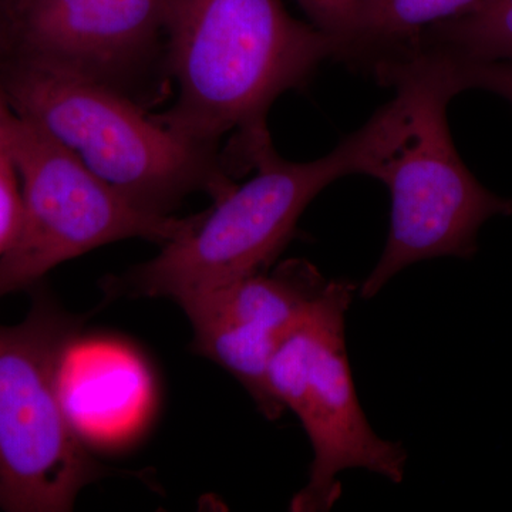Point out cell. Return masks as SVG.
<instances>
[{
    "label": "cell",
    "instance_id": "6",
    "mask_svg": "<svg viewBox=\"0 0 512 512\" xmlns=\"http://www.w3.org/2000/svg\"><path fill=\"white\" fill-rule=\"evenodd\" d=\"M356 291L345 279L329 281L269 363L272 394L301 420L313 450L308 483L293 495L291 511H329L342 494L339 474L352 468L403 481L406 448L377 436L357 399L345 335Z\"/></svg>",
    "mask_w": 512,
    "mask_h": 512
},
{
    "label": "cell",
    "instance_id": "2",
    "mask_svg": "<svg viewBox=\"0 0 512 512\" xmlns=\"http://www.w3.org/2000/svg\"><path fill=\"white\" fill-rule=\"evenodd\" d=\"M376 77L396 96L350 137L355 174L389 188L392 218L383 254L360 286L362 299L375 298L417 262L471 258L484 222L512 215V200L478 183L454 146L447 106L461 92L450 64L419 56Z\"/></svg>",
    "mask_w": 512,
    "mask_h": 512
},
{
    "label": "cell",
    "instance_id": "15",
    "mask_svg": "<svg viewBox=\"0 0 512 512\" xmlns=\"http://www.w3.org/2000/svg\"><path fill=\"white\" fill-rule=\"evenodd\" d=\"M22 211L20 184L8 151L0 150V259L12 247L18 234Z\"/></svg>",
    "mask_w": 512,
    "mask_h": 512
},
{
    "label": "cell",
    "instance_id": "3",
    "mask_svg": "<svg viewBox=\"0 0 512 512\" xmlns=\"http://www.w3.org/2000/svg\"><path fill=\"white\" fill-rule=\"evenodd\" d=\"M16 116L67 148L140 210L171 215L188 195L217 201L235 187L220 147L178 137L123 94L18 56L0 59Z\"/></svg>",
    "mask_w": 512,
    "mask_h": 512
},
{
    "label": "cell",
    "instance_id": "8",
    "mask_svg": "<svg viewBox=\"0 0 512 512\" xmlns=\"http://www.w3.org/2000/svg\"><path fill=\"white\" fill-rule=\"evenodd\" d=\"M171 0H13L3 56L89 80L143 106L168 79Z\"/></svg>",
    "mask_w": 512,
    "mask_h": 512
},
{
    "label": "cell",
    "instance_id": "9",
    "mask_svg": "<svg viewBox=\"0 0 512 512\" xmlns=\"http://www.w3.org/2000/svg\"><path fill=\"white\" fill-rule=\"evenodd\" d=\"M328 282L311 262L289 259L272 274L258 272L175 302L190 319L195 352L231 373L259 412L276 420L285 409L269 387L272 355Z\"/></svg>",
    "mask_w": 512,
    "mask_h": 512
},
{
    "label": "cell",
    "instance_id": "5",
    "mask_svg": "<svg viewBox=\"0 0 512 512\" xmlns=\"http://www.w3.org/2000/svg\"><path fill=\"white\" fill-rule=\"evenodd\" d=\"M80 326L42 292L22 322L0 325V510L70 511L84 487L111 474L57 392L60 357Z\"/></svg>",
    "mask_w": 512,
    "mask_h": 512
},
{
    "label": "cell",
    "instance_id": "13",
    "mask_svg": "<svg viewBox=\"0 0 512 512\" xmlns=\"http://www.w3.org/2000/svg\"><path fill=\"white\" fill-rule=\"evenodd\" d=\"M316 28L332 37L335 56L356 35L365 13L367 0H295Z\"/></svg>",
    "mask_w": 512,
    "mask_h": 512
},
{
    "label": "cell",
    "instance_id": "10",
    "mask_svg": "<svg viewBox=\"0 0 512 512\" xmlns=\"http://www.w3.org/2000/svg\"><path fill=\"white\" fill-rule=\"evenodd\" d=\"M150 386L143 362L110 340L74 338L57 367L64 413L84 441L117 440L136 429L150 404Z\"/></svg>",
    "mask_w": 512,
    "mask_h": 512
},
{
    "label": "cell",
    "instance_id": "17",
    "mask_svg": "<svg viewBox=\"0 0 512 512\" xmlns=\"http://www.w3.org/2000/svg\"><path fill=\"white\" fill-rule=\"evenodd\" d=\"M12 2L13 0H0V28H2L3 19H5L6 12H8Z\"/></svg>",
    "mask_w": 512,
    "mask_h": 512
},
{
    "label": "cell",
    "instance_id": "4",
    "mask_svg": "<svg viewBox=\"0 0 512 512\" xmlns=\"http://www.w3.org/2000/svg\"><path fill=\"white\" fill-rule=\"evenodd\" d=\"M254 175L201 212L190 231L163 245L160 254L106 281L110 298H171L220 288L268 271L309 204L345 175L355 174V146L346 137L309 163L266 151Z\"/></svg>",
    "mask_w": 512,
    "mask_h": 512
},
{
    "label": "cell",
    "instance_id": "12",
    "mask_svg": "<svg viewBox=\"0 0 512 512\" xmlns=\"http://www.w3.org/2000/svg\"><path fill=\"white\" fill-rule=\"evenodd\" d=\"M447 62H512V0H490L476 12L430 30L413 57Z\"/></svg>",
    "mask_w": 512,
    "mask_h": 512
},
{
    "label": "cell",
    "instance_id": "16",
    "mask_svg": "<svg viewBox=\"0 0 512 512\" xmlns=\"http://www.w3.org/2000/svg\"><path fill=\"white\" fill-rule=\"evenodd\" d=\"M16 120H18V116L10 107L5 92H3L2 86H0V150L6 151V146H8L10 134H12Z\"/></svg>",
    "mask_w": 512,
    "mask_h": 512
},
{
    "label": "cell",
    "instance_id": "14",
    "mask_svg": "<svg viewBox=\"0 0 512 512\" xmlns=\"http://www.w3.org/2000/svg\"><path fill=\"white\" fill-rule=\"evenodd\" d=\"M447 63L453 70L460 92L483 89L512 103V62Z\"/></svg>",
    "mask_w": 512,
    "mask_h": 512
},
{
    "label": "cell",
    "instance_id": "11",
    "mask_svg": "<svg viewBox=\"0 0 512 512\" xmlns=\"http://www.w3.org/2000/svg\"><path fill=\"white\" fill-rule=\"evenodd\" d=\"M490 0H367L356 35L336 59L373 74L404 62L430 30L476 12Z\"/></svg>",
    "mask_w": 512,
    "mask_h": 512
},
{
    "label": "cell",
    "instance_id": "1",
    "mask_svg": "<svg viewBox=\"0 0 512 512\" xmlns=\"http://www.w3.org/2000/svg\"><path fill=\"white\" fill-rule=\"evenodd\" d=\"M170 109L151 114L178 137L220 147L235 174L251 173L272 146L266 116L288 90L308 83L335 56L332 37L293 18L282 0H171Z\"/></svg>",
    "mask_w": 512,
    "mask_h": 512
},
{
    "label": "cell",
    "instance_id": "7",
    "mask_svg": "<svg viewBox=\"0 0 512 512\" xmlns=\"http://www.w3.org/2000/svg\"><path fill=\"white\" fill-rule=\"evenodd\" d=\"M6 151L18 173L22 211L15 241L0 259V301L29 291L63 262L111 242L141 238L163 247L200 217L140 210L19 116Z\"/></svg>",
    "mask_w": 512,
    "mask_h": 512
}]
</instances>
